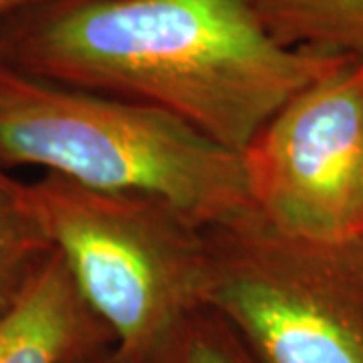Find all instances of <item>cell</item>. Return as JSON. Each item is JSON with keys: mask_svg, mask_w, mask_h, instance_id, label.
I'll return each mask as SVG.
<instances>
[{"mask_svg": "<svg viewBox=\"0 0 363 363\" xmlns=\"http://www.w3.org/2000/svg\"><path fill=\"white\" fill-rule=\"evenodd\" d=\"M345 61L277 45L245 0H40L0 18V65L164 109L236 154Z\"/></svg>", "mask_w": 363, "mask_h": 363, "instance_id": "1", "label": "cell"}, {"mask_svg": "<svg viewBox=\"0 0 363 363\" xmlns=\"http://www.w3.org/2000/svg\"><path fill=\"white\" fill-rule=\"evenodd\" d=\"M0 168L162 196L202 226L255 212L242 157L152 105L0 65Z\"/></svg>", "mask_w": 363, "mask_h": 363, "instance_id": "2", "label": "cell"}, {"mask_svg": "<svg viewBox=\"0 0 363 363\" xmlns=\"http://www.w3.org/2000/svg\"><path fill=\"white\" fill-rule=\"evenodd\" d=\"M25 196L91 311L131 363L147 362L206 305V230L169 200L57 174L25 182Z\"/></svg>", "mask_w": 363, "mask_h": 363, "instance_id": "3", "label": "cell"}, {"mask_svg": "<svg viewBox=\"0 0 363 363\" xmlns=\"http://www.w3.org/2000/svg\"><path fill=\"white\" fill-rule=\"evenodd\" d=\"M206 305L264 363H363V238L313 242L250 212L204 226Z\"/></svg>", "mask_w": 363, "mask_h": 363, "instance_id": "4", "label": "cell"}, {"mask_svg": "<svg viewBox=\"0 0 363 363\" xmlns=\"http://www.w3.org/2000/svg\"><path fill=\"white\" fill-rule=\"evenodd\" d=\"M252 208L313 242L363 238V61L297 91L242 150Z\"/></svg>", "mask_w": 363, "mask_h": 363, "instance_id": "5", "label": "cell"}, {"mask_svg": "<svg viewBox=\"0 0 363 363\" xmlns=\"http://www.w3.org/2000/svg\"><path fill=\"white\" fill-rule=\"evenodd\" d=\"M116 343L63 259L52 255L21 301L0 317V363H69Z\"/></svg>", "mask_w": 363, "mask_h": 363, "instance_id": "6", "label": "cell"}, {"mask_svg": "<svg viewBox=\"0 0 363 363\" xmlns=\"http://www.w3.org/2000/svg\"><path fill=\"white\" fill-rule=\"evenodd\" d=\"M277 45L363 61V0H245Z\"/></svg>", "mask_w": 363, "mask_h": 363, "instance_id": "7", "label": "cell"}, {"mask_svg": "<svg viewBox=\"0 0 363 363\" xmlns=\"http://www.w3.org/2000/svg\"><path fill=\"white\" fill-rule=\"evenodd\" d=\"M55 247L25 196V182L0 186V317L52 259Z\"/></svg>", "mask_w": 363, "mask_h": 363, "instance_id": "8", "label": "cell"}, {"mask_svg": "<svg viewBox=\"0 0 363 363\" xmlns=\"http://www.w3.org/2000/svg\"><path fill=\"white\" fill-rule=\"evenodd\" d=\"M145 363H264L245 337L212 307L182 321Z\"/></svg>", "mask_w": 363, "mask_h": 363, "instance_id": "9", "label": "cell"}, {"mask_svg": "<svg viewBox=\"0 0 363 363\" xmlns=\"http://www.w3.org/2000/svg\"><path fill=\"white\" fill-rule=\"evenodd\" d=\"M69 363H131V362L117 351L116 343H109V345H101V347H95V350L87 351V353L79 355V357H75L73 362H69Z\"/></svg>", "mask_w": 363, "mask_h": 363, "instance_id": "10", "label": "cell"}, {"mask_svg": "<svg viewBox=\"0 0 363 363\" xmlns=\"http://www.w3.org/2000/svg\"><path fill=\"white\" fill-rule=\"evenodd\" d=\"M40 0H0V18L6 14H13L21 9H26L30 4H37Z\"/></svg>", "mask_w": 363, "mask_h": 363, "instance_id": "11", "label": "cell"}, {"mask_svg": "<svg viewBox=\"0 0 363 363\" xmlns=\"http://www.w3.org/2000/svg\"><path fill=\"white\" fill-rule=\"evenodd\" d=\"M16 178L14 176H11L9 172H4V169L0 168V186H13V184H16Z\"/></svg>", "mask_w": 363, "mask_h": 363, "instance_id": "12", "label": "cell"}]
</instances>
